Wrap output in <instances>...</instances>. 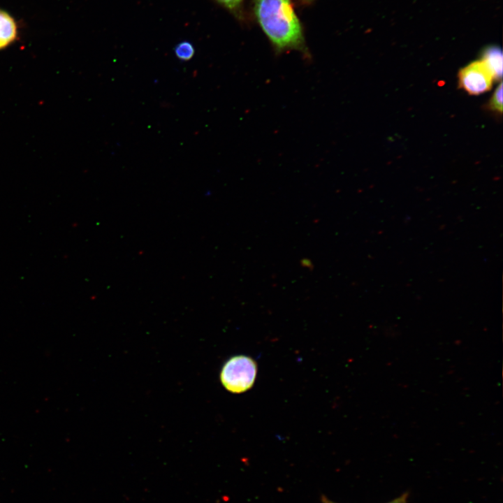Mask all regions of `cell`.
<instances>
[{
	"label": "cell",
	"instance_id": "cell-1",
	"mask_svg": "<svg viewBox=\"0 0 503 503\" xmlns=\"http://www.w3.org/2000/svg\"><path fill=\"white\" fill-rule=\"evenodd\" d=\"M258 23L279 52H306L302 29L291 0H255Z\"/></svg>",
	"mask_w": 503,
	"mask_h": 503
},
{
	"label": "cell",
	"instance_id": "cell-2",
	"mask_svg": "<svg viewBox=\"0 0 503 503\" xmlns=\"http://www.w3.org/2000/svg\"><path fill=\"white\" fill-rule=\"evenodd\" d=\"M256 375V365L254 360L245 356H236L224 364L220 379L228 391L240 393L252 386Z\"/></svg>",
	"mask_w": 503,
	"mask_h": 503
},
{
	"label": "cell",
	"instance_id": "cell-3",
	"mask_svg": "<svg viewBox=\"0 0 503 503\" xmlns=\"http://www.w3.org/2000/svg\"><path fill=\"white\" fill-rule=\"evenodd\" d=\"M493 80L491 73L482 60L469 64L458 73L460 87L470 95H479L489 91Z\"/></svg>",
	"mask_w": 503,
	"mask_h": 503
},
{
	"label": "cell",
	"instance_id": "cell-4",
	"mask_svg": "<svg viewBox=\"0 0 503 503\" xmlns=\"http://www.w3.org/2000/svg\"><path fill=\"white\" fill-rule=\"evenodd\" d=\"M17 26L14 18L0 10V50L12 43L17 38Z\"/></svg>",
	"mask_w": 503,
	"mask_h": 503
},
{
	"label": "cell",
	"instance_id": "cell-5",
	"mask_svg": "<svg viewBox=\"0 0 503 503\" xmlns=\"http://www.w3.org/2000/svg\"><path fill=\"white\" fill-rule=\"evenodd\" d=\"M482 61L491 73L494 80L500 79L502 75V53L497 47H490L484 54Z\"/></svg>",
	"mask_w": 503,
	"mask_h": 503
},
{
	"label": "cell",
	"instance_id": "cell-6",
	"mask_svg": "<svg viewBox=\"0 0 503 503\" xmlns=\"http://www.w3.org/2000/svg\"><path fill=\"white\" fill-rule=\"evenodd\" d=\"M175 56L181 61L190 60L195 53L194 45L189 41L179 43L174 48Z\"/></svg>",
	"mask_w": 503,
	"mask_h": 503
},
{
	"label": "cell",
	"instance_id": "cell-7",
	"mask_svg": "<svg viewBox=\"0 0 503 503\" xmlns=\"http://www.w3.org/2000/svg\"><path fill=\"white\" fill-rule=\"evenodd\" d=\"M489 108L495 112H502V83L500 82L496 88L489 103Z\"/></svg>",
	"mask_w": 503,
	"mask_h": 503
},
{
	"label": "cell",
	"instance_id": "cell-8",
	"mask_svg": "<svg viewBox=\"0 0 503 503\" xmlns=\"http://www.w3.org/2000/svg\"><path fill=\"white\" fill-rule=\"evenodd\" d=\"M225 7L233 10L238 8L242 0H216Z\"/></svg>",
	"mask_w": 503,
	"mask_h": 503
},
{
	"label": "cell",
	"instance_id": "cell-9",
	"mask_svg": "<svg viewBox=\"0 0 503 503\" xmlns=\"http://www.w3.org/2000/svg\"><path fill=\"white\" fill-rule=\"evenodd\" d=\"M388 503H405V497H400V498L395 499V500Z\"/></svg>",
	"mask_w": 503,
	"mask_h": 503
},
{
	"label": "cell",
	"instance_id": "cell-10",
	"mask_svg": "<svg viewBox=\"0 0 503 503\" xmlns=\"http://www.w3.org/2000/svg\"><path fill=\"white\" fill-rule=\"evenodd\" d=\"M323 503H334V502H330V501L324 499V500H323Z\"/></svg>",
	"mask_w": 503,
	"mask_h": 503
},
{
	"label": "cell",
	"instance_id": "cell-11",
	"mask_svg": "<svg viewBox=\"0 0 503 503\" xmlns=\"http://www.w3.org/2000/svg\"><path fill=\"white\" fill-rule=\"evenodd\" d=\"M303 1H311V0H303Z\"/></svg>",
	"mask_w": 503,
	"mask_h": 503
}]
</instances>
